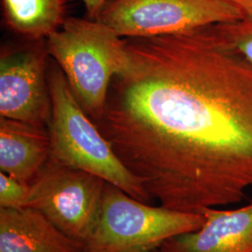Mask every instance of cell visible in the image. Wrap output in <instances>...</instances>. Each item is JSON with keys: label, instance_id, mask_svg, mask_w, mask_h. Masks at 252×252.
<instances>
[{"label": "cell", "instance_id": "cell-9", "mask_svg": "<svg viewBox=\"0 0 252 252\" xmlns=\"http://www.w3.org/2000/svg\"><path fill=\"white\" fill-rule=\"evenodd\" d=\"M51 156L48 127L0 117V170L29 185Z\"/></svg>", "mask_w": 252, "mask_h": 252}, {"label": "cell", "instance_id": "cell-6", "mask_svg": "<svg viewBox=\"0 0 252 252\" xmlns=\"http://www.w3.org/2000/svg\"><path fill=\"white\" fill-rule=\"evenodd\" d=\"M241 18L229 0H111L96 20L122 37H152Z\"/></svg>", "mask_w": 252, "mask_h": 252}, {"label": "cell", "instance_id": "cell-2", "mask_svg": "<svg viewBox=\"0 0 252 252\" xmlns=\"http://www.w3.org/2000/svg\"><path fill=\"white\" fill-rule=\"evenodd\" d=\"M45 41L75 97L96 122L105 111L111 81L129 64L125 37L98 20L67 17Z\"/></svg>", "mask_w": 252, "mask_h": 252}, {"label": "cell", "instance_id": "cell-15", "mask_svg": "<svg viewBox=\"0 0 252 252\" xmlns=\"http://www.w3.org/2000/svg\"><path fill=\"white\" fill-rule=\"evenodd\" d=\"M243 13L244 17L252 18V0H229Z\"/></svg>", "mask_w": 252, "mask_h": 252}, {"label": "cell", "instance_id": "cell-13", "mask_svg": "<svg viewBox=\"0 0 252 252\" xmlns=\"http://www.w3.org/2000/svg\"><path fill=\"white\" fill-rule=\"evenodd\" d=\"M29 185L0 172V207L18 208L25 207Z\"/></svg>", "mask_w": 252, "mask_h": 252}, {"label": "cell", "instance_id": "cell-11", "mask_svg": "<svg viewBox=\"0 0 252 252\" xmlns=\"http://www.w3.org/2000/svg\"><path fill=\"white\" fill-rule=\"evenodd\" d=\"M5 26L28 40H46L67 17L66 0H1Z\"/></svg>", "mask_w": 252, "mask_h": 252}, {"label": "cell", "instance_id": "cell-8", "mask_svg": "<svg viewBox=\"0 0 252 252\" xmlns=\"http://www.w3.org/2000/svg\"><path fill=\"white\" fill-rule=\"evenodd\" d=\"M198 230L162 244L159 252H252V203L237 208L212 207L200 211Z\"/></svg>", "mask_w": 252, "mask_h": 252}, {"label": "cell", "instance_id": "cell-3", "mask_svg": "<svg viewBox=\"0 0 252 252\" xmlns=\"http://www.w3.org/2000/svg\"><path fill=\"white\" fill-rule=\"evenodd\" d=\"M52 118L48 126L50 158L105 180L138 201L152 197L121 161L105 136L82 108L56 63L48 65Z\"/></svg>", "mask_w": 252, "mask_h": 252}, {"label": "cell", "instance_id": "cell-1", "mask_svg": "<svg viewBox=\"0 0 252 252\" xmlns=\"http://www.w3.org/2000/svg\"><path fill=\"white\" fill-rule=\"evenodd\" d=\"M129 64L94 122L160 206L189 213L252 187V63L216 25L125 37Z\"/></svg>", "mask_w": 252, "mask_h": 252}, {"label": "cell", "instance_id": "cell-14", "mask_svg": "<svg viewBox=\"0 0 252 252\" xmlns=\"http://www.w3.org/2000/svg\"><path fill=\"white\" fill-rule=\"evenodd\" d=\"M86 9L87 18L96 20L99 16L102 9L106 7V5L111 0H81Z\"/></svg>", "mask_w": 252, "mask_h": 252}, {"label": "cell", "instance_id": "cell-16", "mask_svg": "<svg viewBox=\"0 0 252 252\" xmlns=\"http://www.w3.org/2000/svg\"><path fill=\"white\" fill-rule=\"evenodd\" d=\"M158 252V251H155V252Z\"/></svg>", "mask_w": 252, "mask_h": 252}, {"label": "cell", "instance_id": "cell-7", "mask_svg": "<svg viewBox=\"0 0 252 252\" xmlns=\"http://www.w3.org/2000/svg\"><path fill=\"white\" fill-rule=\"evenodd\" d=\"M48 55L44 40L1 54V118L48 127L52 118Z\"/></svg>", "mask_w": 252, "mask_h": 252}, {"label": "cell", "instance_id": "cell-5", "mask_svg": "<svg viewBox=\"0 0 252 252\" xmlns=\"http://www.w3.org/2000/svg\"><path fill=\"white\" fill-rule=\"evenodd\" d=\"M106 183L50 158L29 184L25 207L38 210L83 250L97 224Z\"/></svg>", "mask_w": 252, "mask_h": 252}, {"label": "cell", "instance_id": "cell-12", "mask_svg": "<svg viewBox=\"0 0 252 252\" xmlns=\"http://www.w3.org/2000/svg\"><path fill=\"white\" fill-rule=\"evenodd\" d=\"M216 28L233 52L252 63V18H244L216 24Z\"/></svg>", "mask_w": 252, "mask_h": 252}, {"label": "cell", "instance_id": "cell-10", "mask_svg": "<svg viewBox=\"0 0 252 252\" xmlns=\"http://www.w3.org/2000/svg\"><path fill=\"white\" fill-rule=\"evenodd\" d=\"M0 252H83L38 210L0 207Z\"/></svg>", "mask_w": 252, "mask_h": 252}, {"label": "cell", "instance_id": "cell-4", "mask_svg": "<svg viewBox=\"0 0 252 252\" xmlns=\"http://www.w3.org/2000/svg\"><path fill=\"white\" fill-rule=\"evenodd\" d=\"M203 223L201 213L153 207L106 183L99 219L83 252H153Z\"/></svg>", "mask_w": 252, "mask_h": 252}]
</instances>
